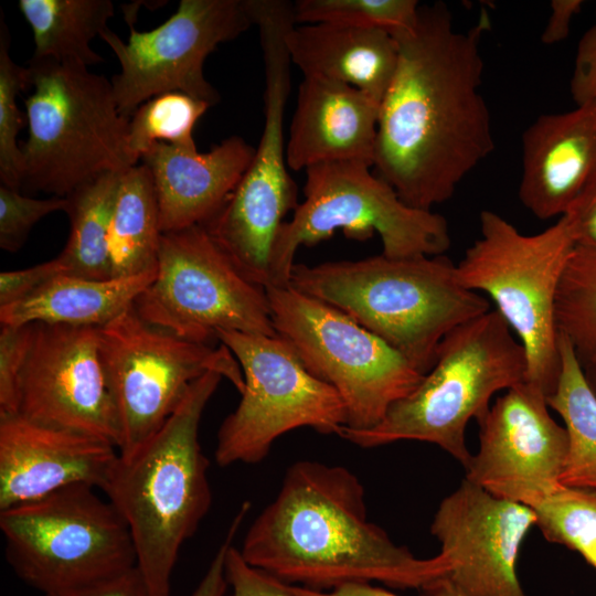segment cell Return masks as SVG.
<instances>
[{"label":"cell","instance_id":"6da1fadb","mask_svg":"<svg viewBox=\"0 0 596 596\" xmlns=\"http://www.w3.org/2000/svg\"><path fill=\"white\" fill-rule=\"evenodd\" d=\"M487 15L458 31L443 2L421 4L416 24L391 33L398 60L381 102L374 172L407 205L432 211L494 149L481 93Z\"/></svg>","mask_w":596,"mask_h":596},{"label":"cell","instance_id":"7a4b0ae2","mask_svg":"<svg viewBox=\"0 0 596 596\" xmlns=\"http://www.w3.org/2000/svg\"><path fill=\"white\" fill-rule=\"evenodd\" d=\"M238 550L249 565L317 590L371 582L424 590L449 571L440 552L416 557L369 521L364 488L351 470L313 460L287 469Z\"/></svg>","mask_w":596,"mask_h":596},{"label":"cell","instance_id":"3957f363","mask_svg":"<svg viewBox=\"0 0 596 596\" xmlns=\"http://www.w3.org/2000/svg\"><path fill=\"white\" fill-rule=\"evenodd\" d=\"M223 376L195 380L163 426L118 457L102 488L125 520L136 567L150 596H170L171 576L183 544L210 510L212 492L199 427Z\"/></svg>","mask_w":596,"mask_h":596},{"label":"cell","instance_id":"277c9868","mask_svg":"<svg viewBox=\"0 0 596 596\" xmlns=\"http://www.w3.org/2000/svg\"><path fill=\"white\" fill-rule=\"evenodd\" d=\"M290 286L347 313L423 375L450 331L490 310L486 297L458 281L445 254L295 263Z\"/></svg>","mask_w":596,"mask_h":596},{"label":"cell","instance_id":"5b68a950","mask_svg":"<svg viewBox=\"0 0 596 596\" xmlns=\"http://www.w3.org/2000/svg\"><path fill=\"white\" fill-rule=\"evenodd\" d=\"M526 368L523 345L501 315L489 310L441 340L433 368L375 427L343 426L338 435L362 448L400 440L435 444L466 468L472 456L466 445L468 423L485 417L497 392L524 382Z\"/></svg>","mask_w":596,"mask_h":596},{"label":"cell","instance_id":"8992f818","mask_svg":"<svg viewBox=\"0 0 596 596\" xmlns=\"http://www.w3.org/2000/svg\"><path fill=\"white\" fill-rule=\"evenodd\" d=\"M26 70L32 91L24 100L28 137L20 146L23 194L66 198L104 173L139 163L110 81L47 58L31 57Z\"/></svg>","mask_w":596,"mask_h":596},{"label":"cell","instance_id":"52a82bcc","mask_svg":"<svg viewBox=\"0 0 596 596\" xmlns=\"http://www.w3.org/2000/svg\"><path fill=\"white\" fill-rule=\"evenodd\" d=\"M258 29L265 72L264 127L254 157L223 207L203 226L252 281L268 285L269 257L284 217L298 206L286 160L285 108L291 88L286 35L294 2L246 0Z\"/></svg>","mask_w":596,"mask_h":596},{"label":"cell","instance_id":"ba28073f","mask_svg":"<svg viewBox=\"0 0 596 596\" xmlns=\"http://www.w3.org/2000/svg\"><path fill=\"white\" fill-rule=\"evenodd\" d=\"M479 220L481 235L456 264L457 279L493 301L524 348L525 381L547 398L561 372L555 299L576 246L568 222L563 215L546 230L526 235L490 210Z\"/></svg>","mask_w":596,"mask_h":596},{"label":"cell","instance_id":"9c48e42d","mask_svg":"<svg viewBox=\"0 0 596 596\" xmlns=\"http://www.w3.org/2000/svg\"><path fill=\"white\" fill-rule=\"evenodd\" d=\"M371 168L362 161H334L305 170V198L276 234L267 287L289 286L297 249L316 245L337 230L360 241L377 233L382 254L392 258L436 256L449 249L445 217L407 205Z\"/></svg>","mask_w":596,"mask_h":596},{"label":"cell","instance_id":"30bf717a","mask_svg":"<svg viewBox=\"0 0 596 596\" xmlns=\"http://www.w3.org/2000/svg\"><path fill=\"white\" fill-rule=\"evenodd\" d=\"M6 557L45 595L97 584L136 567L129 529L96 488L74 485L0 511Z\"/></svg>","mask_w":596,"mask_h":596},{"label":"cell","instance_id":"8fae6325","mask_svg":"<svg viewBox=\"0 0 596 596\" xmlns=\"http://www.w3.org/2000/svg\"><path fill=\"white\" fill-rule=\"evenodd\" d=\"M265 289L276 333L313 376L338 392L347 414L344 427H375L425 376L340 309L290 285Z\"/></svg>","mask_w":596,"mask_h":596},{"label":"cell","instance_id":"7c38bea8","mask_svg":"<svg viewBox=\"0 0 596 596\" xmlns=\"http://www.w3.org/2000/svg\"><path fill=\"white\" fill-rule=\"evenodd\" d=\"M134 308L147 322L198 343L213 344L220 331L277 336L266 289L203 225L161 234L156 277Z\"/></svg>","mask_w":596,"mask_h":596},{"label":"cell","instance_id":"4fadbf2b","mask_svg":"<svg viewBox=\"0 0 596 596\" xmlns=\"http://www.w3.org/2000/svg\"><path fill=\"white\" fill-rule=\"evenodd\" d=\"M99 353L121 429L119 454L153 436L191 384L207 372L227 379L241 394L244 376L231 350L192 342L143 320L134 305L98 328Z\"/></svg>","mask_w":596,"mask_h":596},{"label":"cell","instance_id":"5bb4252c","mask_svg":"<svg viewBox=\"0 0 596 596\" xmlns=\"http://www.w3.org/2000/svg\"><path fill=\"white\" fill-rule=\"evenodd\" d=\"M217 341L244 376L241 401L217 432L214 458L221 467L262 461L278 437L296 428L338 435L345 426L338 392L313 376L278 334L220 331Z\"/></svg>","mask_w":596,"mask_h":596},{"label":"cell","instance_id":"9a60e30c","mask_svg":"<svg viewBox=\"0 0 596 596\" xmlns=\"http://www.w3.org/2000/svg\"><path fill=\"white\" fill-rule=\"evenodd\" d=\"M126 20L128 42L109 29L100 38L120 64L110 82L117 107L128 118L142 103L170 92L217 104L220 94L204 76V61L253 25L246 0H181L173 15L143 32L134 28L135 15Z\"/></svg>","mask_w":596,"mask_h":596},{"label":"cell","instance_id":"2e32d148","mask_svg":"<svg viewBox=\"0 0 596 596\" xmlns=\"http://www.w3.org/2000/svg\"><path fill=\"white\" fill-rule=\"evenodd\" d=\"M15 414L119 450L120 423L100 359L98 327L32 323Z\"/></svg>","mask_w":596,"mask_h":596},{"label":"cell","instance_id":"e0dca14e","mask_svg":"<svg viewBox=\"0 0 596 596\" xmlns=\"http://www.w3.org/2000/svg\"><path fill=\"white\" fill-rule=\"evenodd\" d=\"M546 395L524 381L507 390L478 422L479 449L465 479L492 496L531 508L560 486L568 436Z\"/></svg>","mask_w":596,"mask_h":596},{"label":"cell","instance_id":"ac0fdd59","mask_svg":"<svg viewBox=\"0 0 596 596\" xmlns=\"http://www.w3.org/2000/svg\"><path fill=\"white\" fill-rule=\"evenodd\" d=\"M535 524L531 507L497 498L464 479L440 501L430 533L448 562L446 578L466 596H526L515 565Z\"/></svg>","mask_w":596,"mask_h":596},{"label":"cell","instance_id":"d6986e66","mask_svg":"<svg viewBox=\"0 0 596 596\" xmlns=\"http://www.w3.org/2000/svg\"><path fill=\"white\" fill-rule=\"evenodd\" d=\"M118 449L99 438L0 415V511L74 485L102 490Z\"/></svg>","mask_w":596,"mask_h":596},{"label":"cell","instance_id":"ffe728a7","mask_svg":"<svg viewBox=\"0 0 596 596\" xmlns=\"http://www.w3.org/2000/svg\"><path fill=\"white\" fill-rule=\"evenodd\" d=\"M596 175V104L536 118L522 135L521 203L538 219L563 216Z\"/></svg>","mask_w":596,"mask_h":596},{"label":"cell","instance_id":"44dd1931","mask_svg":"<svg viewBox=\"0 0 596 596\" xmlns=\"http://www.w3.org/2000/svg\"><path fill=\"white\" fill-rule=\"evenodd\" d=\"M286 140L289 170L323 162L362 161L373 167L380 103L324 77H304Z\"/></svg>","mask_w":596,"mask_h":596},{"label":"cell","instance_id":"7402d4cb","mask_svg":"<svg viewBox=\"0 0 596 596\" xmlns=\"http://www.w3.org/2000/svg\"><path fill=\"white\" fill-rule=\"evenodd\" d=\"M255 152L240 136L210 151L155 143L142 155L152 177L162 233L206 224L223 207Z\"/></svg>","mask_w":596,"mask_h":596},{"label":"cell","instance_id":"603a6c76","mask_svg":"<svg viewBox=\"0 0 596 596\" xmlns=\"http://www.w3.org/2000/svg\"><path fill=\"white\" fill-rule=\"evenodd\" d=\"M291 61L304 77L351 85L380 104L393 79L398 46L386 30L334 23L294 25L286 35Z\"/></svg>","mask_w":596,"mask_h":596},{"label":"cell","instance_id":"cb8c5ba5","mask_svg":"<svg viewBox=\"0 0 596 596\" xmlns=\"http://www.w3.org/2000/svg\"><path fill=\"white\" fill-rule=\"evenodd\" d=\"M157 269L143 274L88 279L62 274L25 298L0 307V323L33 322L103 327L129 309L153 281Z\"/></svg>","mask_w":596,"mask_h":596},{"label":"cell","instance_id":"d4e9b609","mask_svg":"<svg viewBox=\"0 0 596 596\" xmlns=\"http://www.w3.org/2000/svg\"><path fill=\"white\" fill-rule=\"evenodd\" d=\"M18 7L32 30L33 58L86 68L104 61L91 42L108 29L113 1L20 0Z\"/></svg>","mask_w":596,"mask_h":596},{"label":"cell","instance_id":"484cf974","mask_svg":"<svg viewBox=\"0 0 596 596\" xmlns=\"http://www.w3.org/2000/svg\"><path fill=\"white\" fill-rule=\"evenodd\" d=\"M161 234L152 177L138 163L123 173L117 193L108 234L111 278L157 269Z\"/></svg>","mask_w":596,"mask_h":596},{"label":"cell","instance_id":"4316f807","mask_svg":"<svg viewBox=\"0 0 596 596\" xmlns=\"http://www.w3.org/2000/svg\"><path fill=\"white\" fill-rule=\"evenodd\" d=\"M558 349L561 372L546 402L562 417L568 436L560 485L596 490V394L572 344L561 333Z\"/></svg>","mask_w":596,"mask_h":596},{"label":"cell","instance_id":"83f0119b","mask_svg":"<svg viewBox=\"0 0 596 596\" xmlns=\"http://www.w3.org/2000/svg\"><path fill=\"white\" fill-rule=\"evenodd\" d=\"M123 173H104L66 196L71 232L57 256L66 275L111 278L108 234Z\"/></svg>","mask_w":596,"mask_h":596},{"label":"cell","instance_id":"f1b7e54d","mask_svg":"<svg viewBox=\"0 0 596 596\" xmlns=\"http://www.w3.org/2000/svg\"><path fill=\"white\" fill-rule=\"evenodd\" d=\"M555 324L579 361L596 358V249L575 246L558 285Z\"/></svg>","mask_w":596,"mask_h":596},{"label":"cell","instance_id":"f546056e","mask_svg":"<svg viewBox=\"0 0 596 596\" xmlns=\"http://www.w3.org/2000/svg\"><path fill=\"white\" fill-rule=\"evenodd\" d=\"M211 106L181 92L155 96L142 103L128 124V148L139 162L155 143L196 149L193 128Z\"/></svg>","mask_w":596,"mask_h":596},{"label":"cell","instance_id":"4dcf8cb0","mask_svg":"<svg viewBox=\"0 0 596 596\" xmlns=\"http://www.w3.org/2000/svg\"><path fill=\"white\" fill-rule=\"evenodd\" d=\"M532 509L546 541L579 553L596 570V490L560 485Z\"/></svg>","mask_w":596,"mask_h":596},{"label":"cell","instance_id":"1f68e13d","mask_svg":"<svg viewBox=\"0 0 596 596\" xmlns=\"http://www.w3.org/2000/svg\"><path fill=\"white\" fill-rule=\"evenodd\" d=\"M419 7L416 0H297L294 14L296 23H334L393 33L412 29Z\"/></svg>","mask_w":596,"mask_h":596},{"label":"cell","instance_id":"d6a6232c","mask_svg":"<svg viewBox=\"0 0 596 596\" xmlns=\"http://www.w3.org/2000/svg\"><path fill=\"white\" fill-rule=\"evenodd\" d=\"M10 35L1 12L0 22V183L20 190L23 173L21 147L17 137L26 116L19 109L17 97L28 87V70L17 64L9 53Z\"/></svg>","mask_w":596,"mask_h":596},{"label":"cell","instance_id":"836d02e7","mask_svg":"<svg viewBox=\"0 0 596 596\" xmlns=\"http://www.w3.org/2000/svg\"><path fill=\"white\" fill-rule=\"evenodd\" d=\"M68 204L67 198L34 199L0 184V247L15 253L40 220L54 212L66 213Z\"/></svg>","mask_w":596,"mask_h":596},{"label":"cell","instance_id":"e575fe53","mask_svg":"<svg viewBox=\"0 0 596 596\" xmlns=\"http://www.w3.org/2000/svg\"><path fill=\"white\" fill-rule=\"evenodd\" d=\"M32 323L1 324L0 330V415L18 411V383L29 352Z\"/></svg>","mask_w":596,"mask_h":596},{"label":"cell","instance_id":"d590c367","mask_svg":"<svg viewBox=\"0 0 596 596\" xmlns=\"http://www.w3.org/2000/svg\"><path fill=\"white\" fill-rule=\"evenodd\" d=\"M225 575L231 587L228 596H295L291 585L249 565L233 544L226 553Z\"/></svg>","mask_w":596,"mask_h":596},{"label":"cell","instance_id":"8d00e7d4","mask_svg":"<svg viewBox=\"0 0 596 596\" xmlns=\"http://www.w3.org/2000/svg\"><path fill=\"white\" fill-rule=\"evenodd\" d=\"M62 274L65 272L57 257L32 267L2 272L0 274V307L25 298Z\"/></svg>","mask_w":596,"mask_h":596},{"label":"cell","instance_id":"74e56055","mask_svg":"<svg viewBox=\"0 0 596 596\" xmlns=\"http://www.w3.org/2000/svg\"><path fill=\"white\" fill-rule=\"evenodd\" d=\"M570 87L576 105L596 104V11L578 42Z\"/></svg>","mask_w":596,"mask_h":596},{"label":"cell","instance_id":"f35d334b","mask_svg":"<svg viewBox=\"0 0 596 596\" xmlns=\"http://www.w3.org/2000/svg\"><path fill=\"white\" fill-rule=\"evenodd\" d=\"M564 216L568 222L576 246L596 249V175Z\"/></svg>","mask_w":596,"mask_h":596},{"label":"cell","instance_id":"ab89813d","mask_svg":"<svg viewBox=\"0 0 596 596\" xmlns=\"http://www.w3.org/2000/svg\"><path fill=\"white\" fill-rule=\"evenodd\" d=\"M249 508L246 504L241 505L237 514L232 521L225 540L220 545L213 560L211 561L204 576L190 596H224L228 587L225 575V557L230 545L232 544L243 520Z\"/></svg>","mask_w":596,"mask_h":596},{"label":"cell","instance_id":"60d3db41","mask_svg":"<svg viewBox=\"0 0 596 596\" xmlns=\"http://www.w3.org/2000/svg\"><path fill=\"white\" fill-rule=\"evenodd\" d=\"M291 592L295 596H398L370 583L345 584L329 592L291 585ZM422 592L423 596H466L446 577L435 582Z\"/></svg>","mask_w":596,"mask_h":596},{"label":"cell","instance_id":"b9f144b4","mask_svg":"<svg viewBox=\"0 0 596 596\" xmlns=\"http://www.w3.org/2000/svg\"><path fill=\"white\" fill-rule=\"evenodd\" d=\"M45 596H150L137 567L114 578Z\"/></svg>","mask_w":596,"mask_h":596},{"label":"cell","instance_id":"7bdbcfd3","mask_svg":"<svg viewBox=\"0 0 596 596\" xmlns=\"http://www.w3.org/2000/svg\"><path fill=\"white\" fill-rule=\"evenodd\" d=\"M583 3L582 0H553L541 41L544 44H554L565 40L570 33L571 21L581 11Z\"/></svg>","mask_w":596,"mask_h":596},{"label":"cell","instance_id":"ee69618b","mask_svg":"<svg viewBox=\"0 0 596 596\" xmlns=\"http://www.w3.org/2000/svg\"><path fill=\"white\" fill-rule=\"evenodd\" d=\"M588 385L596 394V358L579 361Z\"/></svg>","mask_w":596,"mask_h":596}]
</instances>
